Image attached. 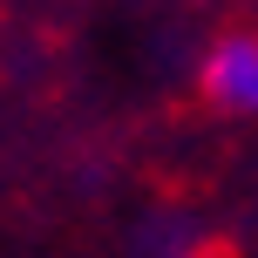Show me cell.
Wrapping results in <instances>:
<instances>
[{
    "mask_svg": "<svg viewBox=\"0 0 258 258\" xmlns=\"http://www.w3.org/2000/svg\"><path fill=\"white\" fill-rule=\"evenodd\" d=\"M197 102L211 116H231V122L258 116V21L224 27L204 48V61H197Z\"/></svg>",
    "mask_w": 258,
    "mask_h": 258,
    "instance_id": "obj_1",
    "label": "cell"
}]
</instances>
